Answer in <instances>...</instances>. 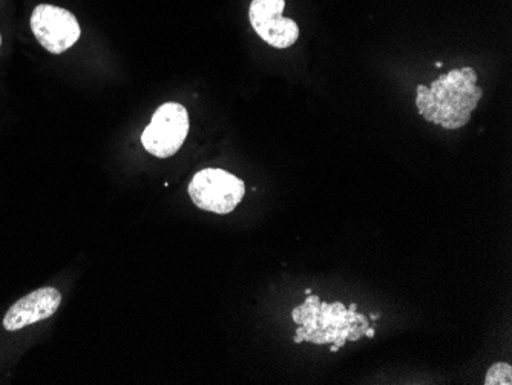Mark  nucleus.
<instances>
[{
    "mask_svg": "<svg viewBox=\"0 0 512 385\" xmlns=\"http://www.w3.org/2000/svg\"><path fill=\"white\" fill-rule=\"evenodd\" d=\"M483 91L477 73L470 68L450 71L428 86H417V111L427 122L445 129H459L470 122Z\"/></svg>",
    "mask_w": 512,
    "mask_h": 385,
    "instance_id": "1",
    "label": "nucleus"
},
{
    "mask_svg": "<svg viewBox=\"0 0 512 385\" xmlns=\"http://www.w3.org/2000/svg\"><path fill=\"white\" fill-rule=\"evenodd\" d=\"M358 306L345 307L339 303H324L318 295H310L306 303L295 307L292 312L293 321L298 324L295 332V343L335 344L339 349L347 341H359L368 329V318L356 312Z\"/></svg>",
    "mask_w": 512,
    "mask_h": 385,
    "instance_id": "2",
    "label": "nucleus"
},
{
    "mask_svg": "<svg viewBox=\"0 0 512 385\" xmlns=\"http://www.w3.org/2000/svg\"><path fill=\"white\" fill-rule=\"evenodd\" d=\"M189 197L201 211L230 214L243 201L246 185L223 169L207 168L197 172L189 183Z\"/></svg>",
    "mask_w": 512,
    "mask_h": 385,
    "instance_id": "3",
    "label": "nucleus"
},
{
    "mask_svg": "<svg viewBox=\"0 0 512 385\" xmlns=\"http://www.w3.org/2000/svg\"><path fill=\"white\" fill-rule=\"evenodd\" d=\"M189 134V114L180 103L161 105L143 131V148L158 158H169L180 151Z\"/></svg>",
    "mask_w": 512,
    "mask_h": 385,
    "instance_id": "4",
    "label": "nucleus"
},
{
    "mask_svg": "<svg viewBox=\"0 0 512 385\" xmlns=\"http://www.w3.org/2000/svg\"><path fill=\"white\" fill-rule=\"evenodd\" d=\"M31 30L37 42L51 54H62L80 39L79 22L73 13L54 5H37L31 14Z\"/></svg>",
    "mask_w": 512,
    "mask_h": 385,
    "instance_id": "5",
    "label": "nucleus"
},
{
    "mask_svg": "<svg viewBox=\"0 0 512 385\" xmlns=\"http://www.w3.org/2000/svg\"><path fill=\"white\" fill-rule=\"evenodd\" d=\"M286 0H252L249 10L250 25L270 47L284 48L295 45L299 27L295 20L283 17Z\"/></svg>",
    "mask_w": 512,
    "mask_h": 385,
    "instance_id": "6",
    "label": "nucleus"
},
{
    "mask_svg": "<svg viewBox=\"0 0 512 385\" xmlns=\"http://www.w3.org/2000/svg\"><path fill=\"white\" fill-rule=\"evenodd\" d=\"M62 293L56 287H42L20 298L10 307L4 318V327L8 332H17L23 327L48 320L59 310Z\"/></svg>",
    "mask_w": 512,
    "mask_h": 385,
    "instance_id": "7",
    "label": "nucleus"
},
{
    "mask_svg": "<svg viewBox=\"0 0 512 385\" xmlns=\"http://www.w3.org/2000/svg\"><path fill=\"white\" fill-rule=\"evenodd\" d=\"M486 385H496V384H512V376H511V366L509 364H505V362H497L488 370V375H486Z\"/></svg>",
    "mask_w": 512,
    "mask_h": 385,
    "instance_id": "8",
    "label": "nucleus"
},
{
    "mask_svg": "<svg viewBox=\"0 0 512 385\" xmlns=\"http://www.w3.org/2000/svg\"><path fill=\"white\" fill-rule=\"evenodd\" d=\"M365 336H368V338H375V330L368 327V329L365 330Z\"/></svg>",
    "mask_w": 512,
    "mask_h": 385,
    "instance_id": "9",
    "label": "nucleus"
},
{
    "mask_svg": "<svg viewBox=\"0 0 512 385\" xmlns=\"http://www.w3.org/2000/svg\"><path fill=\"white\" fill-rule=\"evenodd\" d=\"M338 350H339V347L335 346V344H333V346L330 347V352H332V353H336V352H338Z\"/></svg>",
    "mask_w": 512,
    "mask_h": 385,
    "instance_id": "10",
    "label": "nucleus"
},
{
    "mask_svg": "<svg viewBox=\"0 0 512 385\" xmlns=\"http://www.w3.org/2000/svg\"><path fill=\"white\" fill-rule=\"evenodd\" d=\"M306 295H312V289H307L306 290Z\"/></svg>",
    "mask_w": 512,
    "mask_h": 385,
    "instance_id": "11",
    "label": "nucleus"
},
{
    "mask_svg": "<svg viewBox=\"0 0 512 385\" xmlns=\"http://www.w3.org/2000/svg\"><path fill=\"white\" fill-rule=\"evenodd\" d=\"M0 47H2V36H0Z\"/></svg>",
    "mask_w": 512,
    "mask_h": 385,
    "instance_id": "12",
    "label": "nucleus"
}]
</instances>
